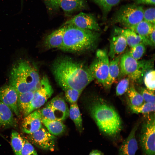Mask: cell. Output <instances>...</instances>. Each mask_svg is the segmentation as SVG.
Wrapping results in <instances>:
<instances>
[{
    "label": "cell",
    "instance_id": "cell-29",
    "mask_svg": "<svg viewBox=\"0 0 155 155\" xmlns=\"http://www.w3.org/2000/svg\"><path fill=\"white\" fill-rule=\"evenodd\" d=\"M129 106L132 111L136 113H148L155 111V103L144 102L139 106Z\"/></svg>",
    "mask_w": 155,
    "mask_h": 155
},
{
    "label": "cell",
    "instance_id": "cell-27",
    "mask_svg": "<svg viewBox=\"0 0 155 155\" xmlns=\"http://www.w3.org/2000/svg\"><path fill=\"white\" fill-rule=\"evenodd\" d=\"M127 92L129 104L134 106H139L144 102L142 96L136 90L133 85L129 87Z\"/></svg>",
    "mask_w": 155,
    "mask_h": 155
},
{
    "label": "cell",
    "instance_id": "cell-7",
    "mask_svg": "<svg viewBox=\"0 0 155 155\" xmlns=\"http://www.w3.org/2000/svg\"><path fill=\"white\" fill-rule=\"evenodd\" d=\"M96 58L89 68L94 78L105 87L108 75L109 61L106 50L99 49L96 53Z\"/></svg>",
    "mask_w": 155,
    "mask_h": 155
},
{
    "label": "cell",
    "instance_id": "cell-26",
    "mask_svg": "<svg viewBox=\"0 0 155 155\" xmlns=\"http://www.w3.org/2000/svg\"><path fill=\"white\" fill-rule=\"evenodd\" d=\"M11 145L15 155H22L24 139L17 131L13 130L11 137Z\"/></svg>",
    "mask_w": 155,
    "mask_h": 155
},
{
    "label": "cell",
    "instance_id": "cell-31",
    "mask_svg": "<svg viewBox=\"0 0 155 155\" xmlns=\"http://www.w3.org/2000/svg\"><path fill=\"white\" fill-rule=\"evenodd\" d=\"M63 90L66 99L71 104L77 102L82 91L71 88H65Z\"/></svg>",
    "mask_w": 155,
    "mask_h": 155
},
{
    "label": "cell",
    "instance_id": "cell-35",
    "mask_svg": "<svg viewBox=\"0 0 155 155\" xmlns=\"http://www.w3.org/2000/svg\"><path fill=\"white\" fill-rule=\"evenodd\" d=\"M40 111L42 118L51 120H57L50 106L48 103Z\"/></svg>",
    "mask_w": 155,
    "mask_h": 155
},
{
    "label": "cell",
    "instance_id": "cell-1",
    "mask_svg": "<svg viewBox=\"0 0 155 155\" xmlns=\"http://www.w3.org/2000/svg\"><path fill=\"white\" fill-rule=\"evenodd\" d=\"M52 71L63 90L71 88L82 91L94 79L89 67L68 57L56 60L53 64Z\"/></svg>",
    "mask_w": 155,
    "mask_h": 155
},
{
    "label": "cell",
    "instance_id": "cell-8",
    "mask_svg": "<svg viewBox=\"0 0 155 155\" xmlns=\"http://www.w3.org/2000/svg\"><path fill=\"white\" fill-rule=\"evenodd\" d=\"M53 92V89L48 78L44 76L34 92L32 100L23 115L24 117L44 105Z\"/></svg>",
    "mask_w": 155,
    "mask_h": 155
},
{
    "label": "cell",
    "instance_id": "cell-9",
    "mask_svg": "<svg viewBox=\"0 0 155 155\" xmlns=\"http://www.w3.org/2000/svg\"><path fill=\"white\" fill-rule=\"evenodd\" d=\"M155 118L152 116L141 133L140 144L144 155H155Z\"/></svg>",
    "mask_w": 155,
    "mask_h": 155
},
{
    "label": "cell",
    "instance_id": "cell-20",
    "mask_svg": "<svg viewBox=\"0 0 155 155\" xmlns=\"http://www.w3.org/2000/svg\"><path fill=\"white\" fill-rule=\"evenodd\" d=\"M114 32L123 35L126 40L127 45L130 48L141 42H144V37L140 36L129 28L124 29L116 27L114 29Z\"/></svg>",
    "mask_w": 155,
    "mask_h": 155
},
{
    "label": "cell",
    "instance_id": "cell-3",
    "mask_svg": "<svg viewBox=\"0 0 155 155\" xmlns=\"http://www.w3.org/2000/svg\"><path fill=\"white\" fill-rule=\"evenodd\" d=\"M64 26L63 43L60 49L80 52L90 50L95 46L99 36L97 32L71 25Z\"/></svg>",
    "mask_w": 155,
    "mask_h": 155
},
{
    "label": "cell",
    "instance_id": "cell-10",
    "mask_svg": "<svg viewBox=\"0 0 155 155\" xmlns=\"http://www.w3.org/2000/svg\"><path fill=\"white\" fill-rule=\"evenodd\" d=\"M28 138L32 143L40 148L50 151L54 150L56 137L42 127L36 131L28 134Z\"/></svg>",
    "mask_w": 155,
    "mask_h": 155
},
{
    "label": "cell",
    "instance_id": "cell-41",
    "mask_svg": "<svg viewBox=\"0 0 155 155\" xmlns=\"http://www.w3.org/2000/svg\"><path fill=\"white\" fill-rule=\"evenodd\" d=\"M94 2L100 6L102 7L106 0H93Z\"/></svg>",
    "mask_w": 155,
    "mask_h": 155
},
{
    "label": "cell",
    "instance_id": "cell-13",
    "mask_svg": "<svg viewBox=\"0 0 155 155\" xmlns=\"http://www.w3.org/2000/svg\"><path fill=\"white\" fill-rule=\"evenodd\" d=\"M18 98L17 91L10 85H5L0 88V100L18 116L20 112L18 107Z\"/></svg>",
    "mask_w": 155,
    "mask_h": 155
},
{
    "label": "cell",
    "instance_id": "cell-4",
    "mask_svg": "<svg viewBox=\"0 0 155 155\" xmlns=\"http://www.w3.org/2000/svg\"><path fill=\"white\" fill-rule=\"evenodd\" d=\"M90 110L92 117L103 133L113 137L119 132L121 127V119L113 107L99 100L92 104Z\"/></svg>",
    "mask_w": 155,
    "mask_h": 155
},
{
    "label": "cell",
    "instance_id": "cell-22",
    "mask_svg": "<svg viewBox=\"0 0 155 155\" xmlns=\"http://www.w3.org/2000/svg\"><path fill=\"white\" fill-rule=\"evenodd\" d=\"M42 122L49 132L55 136L59 135L65 131L66 127L62 121L42 118Z\"/></svg>",
    "mask_w": 155,
    "mask_h": 155
},
{
    "label": "cell",
    "instance_id": "cell-16",
    "mask_svg": "<svg viewBox=\"0 0 155 155\" xmlns=\"http://www.w3.org/2000/svg\"><path fill=\"white\" fill-rule=\"evenodd\" d=\"M127 46L124 36L120 34L114 32L109 41L108 56L111 59L121 55L124 52Z\"/></svg>",
    "mask_w": 155,
    "mask_h": 155
},
{
    "label": "cell",
    "instance_id": "cell-40",
    "mask_svg": "<svg viewBox=\"0 0 155 155\" xmlns=\"http://www.w3.org/2000/svg\"><path fill=\"white\" fill-rule=\"evenodd\" d=\"M89 155H103V154L101 151L98 150H94L90 153Z\"/></svg>",
    "mask_w": 155,
    "mask_h": 155
},
{
    "label": "cell",
    "instance_id": "cell-2",
    "mask_svg": "<svg viewBox=\"0 0 155 155\" xmlns=\"http://www.w3.org/2000/svg\"><path fill=\"white\" fill-rule=\"evenodd\" d=\"M40 81L36 66L26 60L18 61L11 69L9 85L16 90L18 94L35 90Z\"/></svg>",
    "mask_w": 155,
    "mask_h": 155
},
{
    "label": "cell",
    "instance_id": "cell-19",
    "mask_svg": "<svg viewBox=\"0 0 155 155\" xmlns=\"http://www.w3.org/2000/svg\"><path fill=\"white\" fill-rule=\"evenodd\" d=\"M12 111L7 105L0 100V127L6 129L14 126L16 121Z\"/></svg>",
    "mask_w": 155,
    "mask_h": 155
},
{
    "label": "cell",
    "instance_id": "cell-11",
    "mask_svg": "<svg viewBox=\"0 0 155 155\" xmlns=\"http://www.w3.org/2000/svg\"><path fill=\"white\" fill-rule=\"evenodd\" d=\"M49 10L62 9L67 14L84 9L86 7V0H53L46 4Z\"/></svg>",
    "mask_w": 155,
    "mask_h": 155
},
{
    "label": "cell",
    "instance_id": "cell-15",
    "mask_svg": "<svg viewBox=\"0 0 155 155\" xmlns=\"http://www.w3.org/2000/svg\"><path fill=\"white\" fill-rule=\"evenodd\" d=\"M48 103L57 120L62 121L69 116V109L65 100L61 97L56 96Z\"/></svg>",
    "mask_w": 155,
    "mask_h": 155
},
{
    "label": "cell",
    "instance_id": "cell-42",
    "mask_svg": "<svg viewBox=\"0 0 155 155\" xmlns=\"http://www.w3.org/2000/svg\"><path fill=\"white\" fill-rule=\"evenodd\" d=\"M53 0H44L45 3H47Z\"/></svg>",
    "mask_w": 155,
    "mask_h": 155
},
{
    "label": "cell",
    "instance_id": "cell-24",
    "mask_svg": "<svg viewBox=\"0 0 155 155\" xmlns=\"http://www.w3.org/2000/svg\"><path fill=\"white\" fill-rule=\"evenodd\" d=\"M35 90L30 91L18 94V107L20 112L22 113L23 115L32 100Z\"/></svg>",
    "mask_w": 155,
    "mask_h": 155
},
{
    "label": "cell",
    "instance_id": "cell-17",
    "mask_svg": "<svg viewBox=\"0 0 155 155\" xmlns=\"http://www.w3.org/2000/svg\"><path fill=\"white\" fill-rule=\"evenodd\" d=\"M137 125L133 128L128 137L125 140L119 150V155H135L138 149L135 133Z\"/></svg>",
    "mask_w": 155,
    "mask_h": 155
},
{
    "label": "cell",
    "instance_id": "cell-23",
    "mask_svg": "<svg viewBox=\"0 0 155 155\" xmlns=\"http://www.w3.org/2000/svg\"><path fill=\"white\" fill-rule=\"evenodd\" d=\"M129 29L142 37H145L155 29V24L143 20Z\"/></svg>",
    "mask_w": 155,
    "mask_h": 155
},
{
    "label": "cell",
    "instance_id": "cell-32",
    "mask_svg": "<svg viewBox=\"0 0 155 155\" xmlns=\"http://www.w3.org/2000/svg\"><path fill=\"white\" fill-rule=\"evenodd\" d=\"M130 80V79L127 77L120 81L116 89V94L117 96H121L127 92L129 87Z\"/></svg>",
    "mask_w": 155,
    "mask_h": 155
},
{
    "label": "cell",
    "instance_id": "cell-25",
    "mask_svg": "<svg viewBox=\"0 0 155 155\" xmlns=\"http://www.w3.org/2000/svg\"><path fill=\"white\" fill-rule=\"evenodd\" d=\"M69 116L74 122L77 129L81 132L82 129V120L77 102L71 104L69 109Z\"/></svg>",
    "mask_w": 155,
    "mask_h": 155
},
{
    "label": "cell",
    "instance_id": "cell-18",
    "mask_svg": "<svg viewBox=\"0 0 155 155\" xmlns=\"http://www.w3.org/2000/svg\"><path fill=\"white\" fill-rule=\"evenodd\" d=\"M65 29V26H61L46 37L44 44L46 48H61L63 43Z\"/></svg>",
    "mask_w": 155,
    "mask_h": 155
},
{
    "label": "cell",
    "instance_id": "cell-33",
    "mask_svg": "<svg viewBox=\"0 0 155 155\" xmlns=\"http://www.w3.org/2000/svg\"><path fill=\"white\" fill-rule=\"evenodd\" d=\"M154 92L146 88H142L140 89V93L142 96L145 102L155 103Z\"/></svg>",
    "mask_w": 155,
    "mask_h": 155
},
{
    "label": "cell",
    "instance_id": "cell-39",
    "mask_svg": "<svg viewBox=\"0 0 155 155\" xmlns=\"http://www.w3.org/2000/svg\"><path fill=\"white\" fill-rule=\"evenodd\" d=\"M135 4L139 5L141 4L154 5L155 0H135Z\"/></svg>",
    "mask_w": 155,
    "mask_h": 155
},
{
    "label": "cell",
    "instance_id": "cell-34",
    "mask_svg": "<svg viewBox=\"0 0 155 155\" xmlns=\"http://www.w3.org/2000/svg\"><path fill=\"white\" fill-rule=\"evenodd\" d=\"M24 145L22 155H38L34 148L27 139L23 138Z\"/></svg>",
    "mask_w": 155,
    "mask_h": 155
},
{
    "label": "cell",
    "instance_id": "cell-6",
    "mask_svg": "<svg viewBox=\"0 0 155 155\" xmlns=\"http://www.w3.org/2000/svg\"><path fill=\"white\" fill-rule=\"evenodd\" d=\"M144 10L142 6L135 4L124 5L117 12L113 21L129 28L143 20Z\"/></svg>",
    "mask_w": 155,
    "mask_h": 155
},
{
    "label": "cell",
    "instance_id": "cell-12",
    "mask_svg": "<svg viewBox=\"0 0 155 155\" xmlns=\"http://www.w3.org/2000/svg\"><path fill=\"white\" fill-rule=\"evenodd\" d=\"M68 25L97 32L100 30L95 17L92 14L82 12L66 22L61 26Z\"/></svg>",
    "mask_w": 155,
    "mask_h": 155
},
{
    "label": "cell",
    "instance_id": "cell-30",
    "mask_svg": "<svg viewBox=\"0 0 155 155\" xmlns=\"http://www.w3.org/2000/svg\"><path fill=\"white\" fill-rule=\"evenodd\" d=\"M146 45L144 42H141L131 48L128 52L133 58L137 60H139L145 53Z\"/></svg>",
    "mask_w": 155,
    "mask_h": 155
},
{
    "label": "cell",
    "instance_id": "cell-21",
    "mask_svg": "<svg viewBox=\"0 0 155 155\" xmlns=\"http://www.w3.org/2000/svg\"><path fill=\"white\" fill-rule=\"evenodd\" d=\"M121 55L118 56L109 62L108 75L105 87L106 89L111 88L120 73L119 62Z\"/></svg>",
    "mask_w": 155,
    "mask_h": 155
},
{
    "label": "cell",
    "instance_id": "cell-37",
    "mask_svg": "<svg viewBox=\"0 0 155 155\" xmlns=\"http://www.w3.org/2000/svg\"><path fill=\"white\" fill-rule=\"evenodd\" d=\"M121 0H106L102 7L104 14L108 12L114 6L118 4Z\"/></svg>",
    "mask_w": 155,
    "mask_h": 155
},
{
    "label": "cell",
    "instance_id": "cell-14",
    "mask_svg": "<svg viewBox=\"0 0 155 155\" xmlns=\"http://www.w3.org/2000/svg\"><path fill=\"white\" fill-rule=\"evenodd\" d=\"M42 117L40 110H36L24 117L22 124V131L28 134L32 133L42 127Z\"/></svg>",
    "mask_w": 155,
    "mask_h": 155
},
{
    "label": "cell",
    "instance_id": "cell-5",
    "mask_svg": "<svg viewBox=\"0 0 155 155\" xmlns=\"http://www.w3.org/2000/svg\"><path fill=\"white\" fill-rule=\"evenodd\" d=\"M153 65V62L151 60H137L128 52L121 57L119 76L127 75L133 81L140 82L146 72L152 69Z\"/></svg>",
    "mask_w": 155,
    "mask_h": 155
},
{
    "label": "cell",
    "instance_id": "cell-38",
    "mask_svg": "<svg viewBox=\"0 0 155 155\" xmlns=\"http://www.w3.org/2000/svg\"><path fill=\"white\" fill-rule=\"evenodd\" d=\"M155 29L147 36L145 38V44L154 46H155Z\"/></svg>",
    "mask_w": 155,
    "mask_h": 155
},
{
    "label": "cell",
    "instance_id": "cell-36",
    "mask_svg": "<svg viewBox=\"0 0 155 155\" xmlns=\"http://www.w3.org/2000/svg\"><path fill=\"white\" fill-rule=\"evenodd\" d=\"M155 12L154 7L150 8L144 10L143 20L155 24Z\"/></svg>",
    "mask_w": 155,
    "mask_h": 155
},
{
    "label": "cell",
    "instance_id": "cell-28",
    "mask_svg": "<svg viewBox=\"0 0 155 155\" xmlns=\"http://www.w3.org/2000/svg\"><path fill=\"white\" fill-rule=\"evenodd\" d=\"M143 81L146 88L154 91L155 87V71L151 69L148 70L143 76Z\"/></svg>",
    "mask_w": 155,
    "mask_h": 155
}]
</instances>
